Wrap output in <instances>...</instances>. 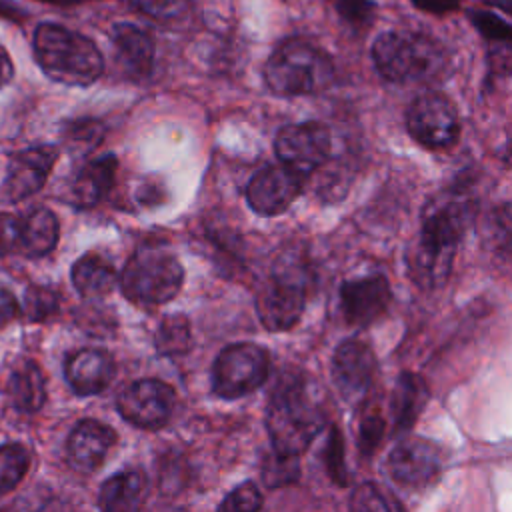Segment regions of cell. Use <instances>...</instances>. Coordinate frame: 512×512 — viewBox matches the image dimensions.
Returning <instances> with one entry per match:
<instances>
[{
	"label": "cell",
	"instance_id": "cell-29",
	"mask_svg": "<svg viewBox=\"0 0 512 512\" xmlns=\"http://www.w3.org/2000/svg\"><path fill=\"white\" fill-rule=\"evenodd\" d=\"M104 138V124L94 118H78L66 124L64 144L70 154L86 156L90 154Z\"/></svg>",
	"mask_w": 512,
	"mask_h": 512
},
{
	"label": "cell",
	"instance_id": "cell-27",
	"mask_svg": "<svg viewBox=\"0 0 512 512\" xmlns=\"http://www.w3.org/2000/svg\"><path fill=\"white\" fill-rule=\"evenodd\" d=\"M154 344L162 356L186 354L192 344L188 318L182 314H170L162 318L154 336Z\"/></svg>",
	"mask_w": 512,
	"mask_h": 512
},
{
	"label": "cell",
	"instance_id": "cell-17",
	"mask_svg": "<svg viewBox=\"0 0 512 512\" xmlns=\"http://www.w3.org/2000/svg\"><path fill=\"white\" fill-rule=\"evenodd\" d=\"M116 444V434L110 426L86 418L80 420L66 442V454L70 464L80 472L96 470Z\"/></svg>",
	"mask_w": 512,
	"mask_h": 512
},
{
	"label": "cell",
	"instance_id": "cell-23",
	"mask_svg": "<svg viewBox=\"0 0 512 512\" xmlns=\"http://www.w3.org/2000/svg\"><path fill=\"white\" fill-rule=\"evenodd\" d=\"M146 494V478L136 472H120L110 476L98 494V506L108 512H134L142 506Z\"/></svg>",
	"mask_w": 512,
	"mask_h": 512
},
{
	"label": "cell",
	"instance_id": "cell-1",
	"mask_svg": "<svg viewBox=\"0 0 512 512\" xmlns=\"http://www.w3.org/2000/svg\"><path fill=\"white\" fill-rule=\"evenodd\" d=\"M324 410L300 376L278 380L266 410V428L276 452L300 456L324 428Z\"/></svg>",
	"mask_w": 512,
	"mask_h": 512
},
{
	"label": "cell",
	"instance_id": "cell-4",
	"mask_svg": "<svg viewBox=\"0 0 512 512\" xmlns=\"http://www.w3.org/2000/svg\"><path fill=\"white\" fill-rule=\"evenodd\" d=\"M264 80L278 96L318 94L332 84L334 62L314 42L286 38L264 64Z\"/></svg>",
	"mask_w": 512,
	"mask_h": 512
},
{
	"label": "cell",
	"instance_id": "cell-21",
	"mask_svg": "<svg viewBox=\"0 0 512 512\" xmlns=\"http://www.w3.org/2000/svg\"><path fill=\"white\" fill-rule=\"evenodd\" d=\"M118 160L114 154L100 156L86 162L70 184V200L80 208H92L98 204L114 184Z\"/></svg>",
	"mask_w": 512,
	"mask_h": 512
},
{
	"label": "cell",
	"instance_id": "cell-30",
	"mask_svg": "<svg viewBox=\"0 0 512 512\" xmlns=\"http://www.w3.org/2000/svg\"><path fill=\"white\" fill-rule=\"evenodd\" d=\"M262 482L268 488H278L286 486L298 480L300 476V464L298 456L294 454H282V452H272L264 458L262 462Z\"/></svg>",
	"mask_w": 512,
	"mask_h": 512
},
{
	"label": "cell",
	"instance_id": "cell-3",
	"mask_svg": "<svg viewBox=\"0 0 512 512\" xmlns=\"http://www.w3.org/2000/svg\"><path fill=\"white\" fill-rule=\"evenodd\" d=\"M34 56L48 78L66 86H90L104 70L102 54L90 38L54 22L34 30Z\"/></svg>",
	"mask_w": 512,
	"mask_h": 512
},
{
	"label": "cell",
	"instance_id": "cell-28",
	"mask_svg": "<svg viewBox=\"0 0 512 512\" xmlns=\"http://www.w3.org/2000/svg\"><path fill=\"white\" fill-rule=\"evenodd\" d=\"M30 468V452L20 442L0 446V496L14 490Z\"/></svg>",
	"mask_w": 512,
	"mask_h": 512
},
{
	"label": "cell",
	"instance_id": "cell-12",
	"mask_svg": "<svg viewBox=\"0 0 512 512\" xmlns=\"http://www.w3.org/2000/svg\"><path fill=\"white\" fill-rule=\"evenodd\" d=\"M304 174L280 162L258 170L246 188L250 208L260 216H276L284 212L300 194Z\"/></svg>",
	"mask_w": 512,
	"mask_h": 512
},
{
	"label": "cell",
	"instance_id": "cell-7",
	"mask_svg": "<svg viewBox=\"0 0 512 512\" xmlns=\"http://www.w3.org/2000/svg\"><path fill=\"white\" fill-rule=\"evenodd\" d=\"M268 352L252 342L226 346L212 366V390L226 400L242 398L266 382Z\"/></svg>",
	"mask_w": 512,
	"mask_h": 512
},
{
	"label": "cell",
	"instance_id": "cell-43",
	"mask_svg": "<svg viewBox=\"0 0 512 512\" xmlns=\"http://www.w3.org/2000/svg\"><path fill=\"white\" fill-rule=\"evenodd\" d=\"M14 76V66H12V60L8 56V52L0 46V88L6 86Z\"/></svg>",
	"mask_w": 512,
	"mask_h": 512
},
{
	"label": "cell",
	"instance_id": "cell-41",
	"mask_svg": "<svg viewBox=\"0 0 512 512\" xmlns=\"http://www.w3.org/2000/svg\"><path fill=\"white\" fill-rule=\"evenodd\" d=\"M464 0H410V4L426 14L432 16H444V14H452L458 12Z\"/></svg>",
	"mask_w": 512,
	"mask_h": 512
},
{
	"label": "cell",
	"instance_id": "cell-25",
	"mask_svg": "<svg viewBox=\"0 0 512 512\" xmlns=\"http://www.w3.org/2000/svg\"><path fill=\"white\" fill-rule=\"evenodd\" d=\"M58 242V220L48 208H34L22 218L18 254L28 258L46 256Z\"/></svg>",
	"mask_w": 512,
	"mask_h": 512
},
{
	"label": "cell",
	"instance_id": "cell-18",
	"mask_svg": "<svg viewBox=\"0 0 512 512\" xmlns=\"http://www.w3.org/2000/svg\"><path fill=\"white\" fill-rule=\"evenodd\" d=\"M70 388L78 396H92L102 392L116 374V362L106 350L82 348L66 360L64 368Z\"/></svg>",
	"mask_w": 512,
	"mask_h": 512
},
{
	"label": "cell",
	"instance_id": "cell-22",
	"mask_svg": "<svg viewBox=\"0 0 512 512\" xmlns=\"http://www.w3.org/2000/svg\"><path fill=\"white\" fill-rule=\"evenodd\" d=\"M428 396H430V390L420 374L402 372L398 376V382L392 394V416H394V428L398 432H406L414 426V422L418 420L420 412L428 402Z\"/></svg>",
	"mask_w": 512,
	"mask_h": 512
},
{
	"label": "cell",
	"instance_id": "cell-11",
	"mask_svg": "<svg viewBox=\"0 0 512 512\" xmlns=\"http://www.w3.org/2000/svg\"><path fill=\"white\" fill-rule=\"evenodd\" d=\"M280 162L308 176L320 168L330 154V132L320 122H300L284 126L274 142Z\"/></svg>",
	"mask_w": 512,
	"mask_h": 512
},
{
	"label": "cell",
	"instance_id": "cell-36",
	"mask_svg": "<svg viewBox=\"0 0 512 512\" xmlns=\"http://www.w3.org/2000/svg\"><path fill=\"white\" fill-rule=\"evenodd\" d=\"M262 506V496L258 488L252 482H244L236 486L222 502L220 510H232V512H252Z\"/></svg>",
	"mask_w": 512,
	"mask_h": 512
},
{
	"label": "cell",
	"instance_id": "cell-42",
	"mask_svg": "<svg viewBox=\"0 0 512 512\" xmlns=\"http://www.w3.org/2000/svg\"><path fill=\"white\" fill-rule=\"evenodd\" d=\"M16 316H18V302H16V298L8 290L0 288V326L8 324Z\"/></svg>",
	"mask_w": 512,
	"mask_h": 512
},
{
	"label": "cell",
	"instance_id": "cell-2",
	"mask_svg": "<svg viewBox=\"0 0 512 512\" xmlns=\"http://www.w3.org/2000/svg\"><path fill=\"white\" fill-rule=\"evenodd\" d=\"M370 56L378 74L396 84L434 80L448 66V54L436 38L410 30H386L378 34L372 42Z\"/></svg>",
	"mask_w": 512,
	"mask_h": 512
},
{
	"label": "cell",
	"instance_id": "cell-37",
	"mask_svg": "<svg viewBox=\"0 0 512 512\" xmlns=\"http://www.w3.org/2000/svg\"><path fill=\"white\" fill-rule=\"evenodd\" d=\"M20 232H22V218L8 212H0V256L18 254Z\"/></svg>",
	"mask_w": 512,
	"mask_h": 512
},
{
	"label": "cell",
	"instance_id": "cell-19",
	"mask_svg": "<svg viewBox=\"0 0 512 512\" xmlns=\"http://www.w3.org/2000/svg\"><path fill=\"white\" fill-rule=\"evenodd\" d=\"M112 48L114 60L126 76L134 80L150 76L154 64V42L146 30L130 22L116 24L112 28Z\"/></svg>",
	"mask_w": 512,
	"mask_h": 512
},
{
	"label": "cell",
	"instance_id": "cell-31",
	"mask_svg": "<svg viewBox=\"0 0 512 512\" xmlns=\"http://www.w3.org/2000/svg\"><path fill=\"white\" fill-rule=\"evenodd\" d=\"M474 30L490 42H512V24L506 22L500 14L488 8H472L466 12Z\"/></svg>",
	"mask_w": 512,
	"mask_h": 512
},
{
	"label": "cell",
	"instance_id": "cell-45",
	"mask_svg": "<svg viewBox=\"0 0 512 512\" xmlns=\"http://www.w3.org/2000/svg\"><path fill=\"white\" fill-rule=\"evenodd\" d=\"M40 2L56 4V6H72V4H78V2H84V0H40Z\"/></svg>",
	"mask_w": 512,
	"mask_h": 512
},
{
	"label": "cell",
	"instance_id": "cell-35",
	"mask_svg": "<svg viewBox=\"0 0 512 512\" xmlns=\"http://www.w3.org/2000/svg\"><path fill=\"white\" fill-rule=\"evenodd\" d=\"M334 8L336 14L356 30L370 26L376 14V4L372 0H336Z\"/></svg>",
	"mask_w": 512,
	"mask_h": 512
},
{
	"label": "cell",
	"instance_id": "cell-14",
	"mask_svg": "<svg viewBox=\"0 0 512 512\" xmlns=\"http://www.w3.org/2000/svg\"><path fill=\"white\" fill-rule=\"evenodd\" d=\"M376 372L372 348L362 340L342 342L332 358V378L340 396L356 404L364 400Z\"/></svg>",
	"mask_w": 512,
	"mask_h": 512
},
{
	"label": "cell",
	"instance_id": "cell-8",
	"mask_svg": "<svg viewBox=\"0 0 512 512\" xmlns=\"http://www.w3.org/2000/svg\"><path fill=\"white\" fill-rule=\"evenodd\" d=\"M410 136L428 148H446L460 134V118L454 102L440 92H424L412 100L406 112Z\"/></svg>",
	"mask_w": 512,
	"mask_h": 512
},
{
	"label": "cell",
	"instance_id": "cell-13",
	"mask_svg": "<svg viewBox=\"0 0 512 512\" xmlns=\"http://www.w3.org/2000/svg\"><path fill=\"white\" fill-rule=\"evenodd\" d=\"M56 160L58 148L52 144L32 146L16 152L8 160L6 178L0 188L4 200L20 202L38 192L46 184Z\"/></svg>",
	"mask_w": 512,
	"mask_h": 512
},
{
	"label": "cell",
	"instance_id": "cell-20",
	"mask_svg": "<svg viewBox=\"0 0 512 512\" xmlns=\"http://www.w3.org/2000/svg\"><path fill=\"white\" fill-rule=\"evenodd\" d=\"M454 258L452 246L430 242L418 234L408 252V270L414 282L426 288H434L446 282Z\"/></svg>",
	"mask_w": 512,
	"mask_h": 512
},
{
	"label": "cell",
	"instance_id": "cell-26",
	"mask_svg": "<svg viewBox=\"0 0 512 512\" xmlns=\"http://www.w3.org/2000/svg\"><path fill=\"white\" fill-rule=\"evenodd\" d=\"M8 394L20 412H38L46 400V384L36 362L24 360L12 370L8 380Z\"/></svg>",
	"mask_w": 512,
	"mask_h": 512
},
{
	"label": "cell",
	"instance_id": "cell-38",
	"mask_svg": "<svg viewBox=\"0 0 512 512\" xmlns=\"http://www.w3.org/2000/svg\"><path fill=\"white\" fill-rule=\"evenodd\" d=\"M384 436V420L380 412L370 410L360 422V448L362 452H374Z\"/></svg>",
	"mask_w": 512,
	"mask_h": 512
},
{
	"label": "cell",
	"instance_id": "cell-34",
	"mask_svg": "<svg viewBox=\"0 0 512 512\" xmlns=\"http://www.w3.org/2000/svg\"><path fill=\"white\" fill-rule=\"evenodd\" d=\"M128 2L138 12L160 22L180 20L190 12V6H192V0H128Z\"/></svg>",
	"mask_w": 512,
	"mask_h": 512
},
{
	"label": "cell",
	"instance_id": "cell-32",
	"mask_svg": "<svg viewBox=\"0 0 512 512\" xmlns=\"http://www.w3.org/2000/svg\"><path fill=\"white\" fill-rule=\"evenodd\" d=\"M350 506L354 510H360V512H370V510H376V512L402 510V504L392 494H388L386 490H382L378 484H372V482L360 484L354 490Z\"/></svg>",
	"mask_w": 512,
	"mask_h": 512
},
{
	"label": "cell",
	"instance_id": "cell-5",
	"mask_svg": "<svg viewBox=\"0 0 512 512\" xmlns=\"http://www.w3.org/2000/svg\"><path fill=\"white\" fill-rule=\"evenodd\" d=\"M184 282V268L176 256L158 248L134 252L120 272L124 296L138 306H160L172 300Z\"/></svg>",
	"mask_w": 512,
	"mask_h": 512
},
{
	"label": "cell",
	"instance_id": "cell-15",
	"mask_svg": "<svg viewBox=\"0 0 512 512\" xmlns=\"http://www.w3.org/2000/svg\"><path fill=\"white\" fill-rule=\"evenodd\" d=\"M442 468L440 448L418 436L404 438L388 456V470L392 478L404 486L430 484Z\"/></svg>",
	"mask_w": 512,
	"mask_h": 512
},
{
	"label": "cell",
	"instance_id": "cell-10",
	"mask_svg": "<svg viewBox=\"0 0 512 512\" xmlns=\"http://www.w3.org/2000/svg\"><path fill=\"white\" fill-rule=\"evenodd\" d=\"M474 216V200L464 190H450L434 196L422 214L420 236L456 248Z\"/></svg>",
	"mask_w": 512,
	"mask_h": 512
},
{
	"label": "cell",
	"instance_id": "cell-9",
	"mask_svg": "<svg viewBox=\"0 0 512 512\" xmlns=\"http://www.w3.org/2000/svg\"><path fill=\"white\" fill-rule=\"evenodd\" d=\"M176 394L172 386L158 378H142L130 382L116 400L120 416L136 428L158 430L162 428L174 410Z\"/></svg>",
	"mask_w": 512,
	"mask_h": 512
},
{
	"label": "cell",
	"instance_id": "cell-24",
	"mask_svg": "<svg viewBox=\"0 0 512 512\" xmlns=\"http://www.w3.org/2000/svg\"><path fill=\"white\" fill-rule=\"evenodd\" d=\"M70 276H72V284L78 290V294L88 300L102 298V296L110 294L120 280L116 270L96 254L80 256L74 262Z\"/></svg>",
	"mask_w": 512,
	"mask_h": 512
},
{
	"label": "cell",
	"instance_id": "cell-39",
	"mask_svg": "<svg viewBox=\"0 0 512 512\" xmlns=\"http://www.w3.org/2000/svg\"><path fill=\"white\" fill-rule=\"evenodd\" d=\"M326 466L334 482L346 484V468H344V446H342V436L338 428H332L330 440L326 444Z\"/></svg>",
	"mask_w": 512,
	"mask_h": 512
},
{
	"label": "cell",
	"instance_id": "cell-16",
	"mask_svg": "<svg viewBox=\"0 0 512 512\" xmlns=\"http://www.w3.org/2000/svg\"><path fill=\"white\" fill-rule=\"evenodd\" d=\"M390 298V284L382 274L354 278L344 282L340 288L342 314L356 326H366L378 320L386 312Z\"/></svg>",
	"mask_w": 512,
	"mask_h": 512
},
{
	"label": "cell",
	"instance_id": "cell-33",
	"mask_svg": "<svg viewBox=\"0 0 512 512\" xmlns=\"http://www.w3.org/2000/svg\"><path fill=\"white\" fill-rule=\"evenodd\" d=\"M58 294L46 286H30L24 294V314L32 322L46 320L58 312Z\"/></svg>",
	"mask_w": 512,
	"mask_h": 512
},
{
	"label": "cell",
	"instance_id": "cell-40",
	"mask_svg": "<svg viewBox=\"0 0 512 512\" xmlns=\"http://www.w3.org/2000/svg\"><path fill=\"white\" fill-rule=\"evenodd\" d=\"M488 66L496 76L512 74V42H490Z\"/></svg>",
	"mask_w": 512,
	"mask_h": 512
},
{
	"label": "cell",
	"instance_id": "cell-6",
	"mask_svg": "<svg viewBox=\"0 0 512 512\" xmlns=\"http://www.w3.org/2000/svg\"><path fill=\"white\" fill-rule=\"evenodd\" d=\"M306 304V272L300 264L284 266L274 272L258 290L256 312L264 328L284 332L292 328Z\"/></svg>",
	"mask_w": 512,
	"mask_h": 512
},
{
	"label": "cell",
	"instance_id": "cell-44",
	"mask_svg": "<svg viewBox=\"0 0 512 512\" xmlns=\"http://www.w3.org/2000/svg\"><path fill=\"white\" fill-rule=\"evenodd\" d=\"M488 6L492 8H498L500 12L512 16V0H484Z\"/></svg>",
	"mask_w": 512,
	"mask_h": 512
}]
</instances>
